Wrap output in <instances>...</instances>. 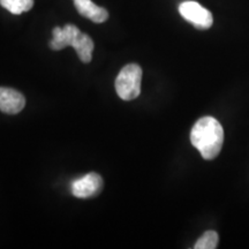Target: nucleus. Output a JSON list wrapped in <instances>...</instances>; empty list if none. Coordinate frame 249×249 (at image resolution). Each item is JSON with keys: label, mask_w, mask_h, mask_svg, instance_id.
<instances>
[{"label": "nucleus", "mask_w": 249, "mask_h": 249, "mask_svg": "<svg viewBox=\"0 0 249 249\" xmlns=\"http://www.w3.org/2000/svg\"><path fill=\"white\" fill-rule=\"evenodd\" d=\"M179 13L185 20L201 30H207L213 23L210 11L196 1H185L179 6Z\"/></svg>", "instance_id": "3"}, {"label": "nucleus", "mask_w": 249, "mask_h": 249, "mask_svg": "<svg viewBox=\"0 0 249 249\" xmlns=\"http://www.w3.org/2000/svg\"><path fill=\"white\" fill-rule=\"evenodd\" d=\"M103 188V179L97 173L86 174L71 183V194L79 198H89L98 195Z\"/></svg>", "instance_id": "4"}, {"label": "nucleus", "mask_w": 249, "mask_h": 249, "mask_svg": "<svg viewBox=\"0 0 249 249\" xmlns=\"http://www.w3.org/2000/svg\"><path fill=\"white\" fill-rule=\"evenodd\" d=\"M26 98L21 92L12 88L0 87V111L7 114H17L24 108Z\"/></svg>", "instance_id": "5"}, {"label": "nucleus", "mask_w": 249, "mask_h": 249, "mask_svg": "<svg viewBox=\"0 0 249 249\" xmlns=\"http://www.w3.org/2000/svg\"><path fill=\"white\" fill-rule=\"evenodd\" d=\"M0 5L12 14L20 15L33 8L34 0H0Z\"/></svg>", "instance_id": "9"}, {"label": "nucleus", "mask_w": 249, "mask_h": 249, "mask_svg": "<svg viewBox=\"0 0 249 249\" xmlns=\"http://www.w3.org/2000/svg\"><path fill=\"white\" fill-rule=\"evenodd\" d=\"M191 142L207 160H214L224 143V129L219 121L213 117H203L191 132Z\"/></svg>", "instance_id": "1"}, {"label": "nucleus", "mask_w": 249, "mask_h": 249, "mask_svg": "<svg viewBox=\"0 0 249 249\" xmlns=\"http://www.w3.org/2000/svg\"><path fill=\"white\" fill-rule=\"evenodd\" d=\"M218 242H219V236L217 232L208 231L198 239L194 248L195 249H214L217 248Z\"/></svg>", "instance_id": "10"}, {"label": "nucleus", "mask_w": 249, "mask_h": 249, "mask_svg": "<svg viewBox=\"0 0 249 249\" xmlns=\"http://www.w3.org/2000/svg\"><path fill=\"white\" fill-rule=\"evenodd\" d=\"M80 33L81 31L79 28L74 24H66L62 28L55 27L52 30L53 38L50 42V48L54 51H59V50L67 48V46H71Z\"/></svg>", "instance_id": "6"}, {"label": "nucleus", "mask_w": 249, "mask_h": 249, "mask_svg": "<svg viewBox=\"0 0 249 249\" xmlns=\"http://www.w3.org/2000/svg\"><path fill=\"white\" fill-rule=\"evenodd\" d=\"M80 15L91 20L95 23H103L108 18V12L105 8L95 5L91 0H73Z\"/></svg>", "instance_id": "7"}, {"label": "nucleus", "mask_w": 249, "mask_h": 249, "mask_svg": "<svg viewBox=\"0 0 249 249\" xmlns=\"http://www.w3.org/2000/svg\"><path fill=\"white\" fill-rule=\"evenodd\" d=\"M142 70L139 65H126L116 79V91L124 101L138 98L141 93Z\"/></svg>", "instance_id": "2"}, {"label": "nucleus", "mask_w": 249, "mask_h": 249, "mask_svg": "<svg viewBox=\"0 0 249 249\" xmlns=\"http://www.w3.org/2000/svg\"><path fill=\"white\" fill-rule=\"evenodd\" d=\"M74 49H75L77 55H79L80 60L85 64L91 61L92 58V51H93V42L91 37L87 35L85 33H81L77 35V37L73 43Z\"/></svg>", "instance_id": "8"}]
</instances>
